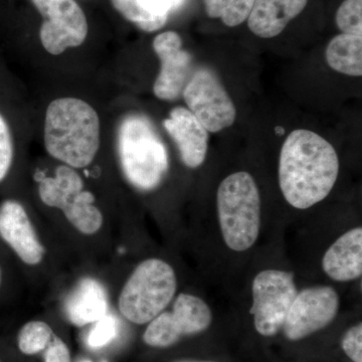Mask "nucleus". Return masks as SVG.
<instances>
[{"label": "nucleus", "instance_id": "obj_1", "mask_svg": "<svg viewBox=\"0 0 362 362\" xmlns=\"http://www.w3.org/2000/svg\"><path fill=\"white\" fill-rule=\"evenodd\" d=\"M339 173V159L327 140L297 129L286 138L279 160V183L286 202L307 209L328 197Z\"/></svg>", "mask_w": 362, "mask_h": 362}, {"label": "nucleus", "instance_id": "obj_2", "mask_svg": "<svg viewBox=\"0 0 362 362\" xmlns=\"http://www.w3.org/2000/svg\"><path fill=\"white\" fill-rule=\"evenodd\" d=\"M47 153L71 168L89 166L100 147V120L87 102L59 98L47 107L45 122Z\"/></svg>", "mask_w": 362, "mask_h": 362}, {"label": "nucleus", "instance_id": "obj_3", "mask_svg": "<svg viewBox=\"0 0 362 362\" xmlns=\"http://www.w3.org/2000/svg\"><path fill=\"white\" fill-rule=\"evenodd\" d=\"M117 152L124 177L136 189H156L168 173V149L153 123L142 114H128L120 121Z\"/></svg>", "mask_w": 362, "mask_h": 362}, {"label": "nucleus", "instance_id": "obj_4", "mask_svg": "<svg viewBox=\"0 0 362 362\" xmlns=\"http://www.w3.org/2000/svg\"><path fill=\"white\" fill-rule=\"evenodd\" d=\"M218 223L228 249H251L261 230V197L256 181L245 171L233 173L221 181L216 194Z\"/></svg>", "mask_w": 362, "mask_h": 362}, {"label": "nucleus", "instance_id": "obj_5", "mask_svg": "<svg viewBox=\"0 0 362 362\" xmlns=\"http://www.w3.org/2000/svg\"><path fill=\"white\" fill-rule=\"evenodd\" d=\"M177 290L175 271L161 259L138 264L118 297V310L133 324H148L165 310Z\"/></svg>", "mask_w": 362, "mask_h": 362}, {"label": "nucleus", "instance_id": "obj_6", "mask_svg": "<svg viewBox=\"0 0 362 362\" xmlns=\"http://www.w3.org/2000/svg\"><path fill=\"white\" fill-rule=\"evenodd\" d=\"M39 195L45 206L61 209L69 223L82 235H95L103 226V214L94 195L85 189L82 177L70 166H59L54 176L40 180Z\"/></svg>", "mask_w": 362, "mask_h": 362}, {"label": "nucleus", "instance_id": "obj_7", "mask_svg": "<svg viewBox=\"0 0 362 362\" xmlns=\"http://www.w3.org/2000/svg\"><path fill=\"white\" fill-rule=\"evenodd\" d=\"M251 314L262 337H271L282 330L288 311L298 294L294 275L283 270H264L252 285Z\"/></svg>", "mask_w": 362, "mask_h": 362}, {"label": "nucleus", "instance_id": "obj_8", "mask_svg": "<svg viewBox=\"0 0 362 362\" xmlns=\"http://www.w3.org/2000/svg\"><path fill=\"white\" fill-rule=\"evenodd\" d=\"M211 322L213 312L202 298L181 293L170 311H163L150 321L143 341L151 347L166 349L182 337L204 332Z\"/></svg>", "mask_w": 362, "mask_h": 362}, {"label": "nucleus", "instance_id": "obj_9", "mask_svg": "<svg viewBox=\"0 0 362 362\" xmlns=\"http://www.w3.org/2000/svg\"><path fill=\"white\" fill-rule=\"evenodd\" d=\"M182 97L188 110L207 132H220L235 123V105L220 78L211 69L202 66L194 71L183 90Z\"/></svg>", "mask_w": 362, "mask_h": 362}, {"label": "nucleus", "instance_id": "obj_10", "mask_svg": "<svg viewBox=\"0 0 362 362\" xmlns=\"http://www.w3.org/2000/svg\"><path fill=\"white\" fill-rule=\"evenodd\" d=\"M44 18L40 42L49 54L58 56L69 47H78L89 32L87 18L75 0H32Z\"/></svg>", "mask_w": 362, "mask_h": 362}, {"label": "nucleus", "instance_id": "obj_11", "mask_svg": "<svg viewBox=\"0 0 362 362\" xmlns=\"http://www.w3.org/2000/svg\"><path fill=\"white\" fill-rule=\"evenodd\" d=\"M340 298L330 286H315L298 292L288 311L283 331L291 341L322 330L337 316Z\"/></svg>", "mask_w": 362, "mask_h": 362}, {"label": "nucleus", "instance_id": "obj_12", "mask_svg": "<svg viewBox=\"0 0 362 362\" xmlns=\"http://www.w3.org/2000/svg\"><path fill=\"white\" fill-rule=\"evenodd\" d=\"M153 49L161 63L153 86L154 95L164 101L178 99L194 73L192 54L183 49L180 35L171 30L157 35Z\"/></svg>", "mask_w": 362, "mask_h": 362}, {"label": "nucleus", "instance_id": "obj_13", "mask_svg": "<svg viewBox=\"0 0 362 362\" xmlns=\"http://www.w3.org/2000/svg\"><path fill=\"white\" fill-rule=\"evenodd\" d=\"M0 240L26 266L44 261L45 247L20 202L6 199L0 204Z\"/></svg>", "mask_w": 362, "mask_h": 362}, {"label": "nucleus", "instance_id": "obj_14", "mask_svg": "<svg viewBox=\"0 0 362 362\" xmlns=\"http://www.w3.org/2000/svg\"><path fill=\"white\" fill-rule=\"evenodd\" d=\"M180 151L181 160L188 168H197L206 160L209 132L194 114L183 107H175L163 121Z\"/></svg>", "mask_w": 362, "mask_h": 362}, {"label": "nucleus", "instance_id": "obj_15", "mask_svg": "<svg viewBox=\"0 0 362 362\" xmlns=\"http://www.w3.org/2000/svg\"><path fill=\"white\" fill-rule=\"evenodd\" d=\"M324 273L337 282H350L362 275V228L343 233L324 254Z\"/></svg>", "mask_w": 362, "mask_h": 362}, {"label": "nucleus", "instance_id": "obj_16", "mask_svg": "<svg viewBox=\"0 0 362 362\" xmlns=\"http://www.w3.org/2000/svg\"><path fill=\"white\" fill-rule=\"evenodd\" d=\"M64 310L74 325H90L109 313L108 293L96 279H81L66 296Z\"/></svg>", "mask_w": 362, "mask_h": 362}, {"label": "nucleus", "instance_id": "obj_17", "mask_svg": "<svg viewBox=\"0 0 362 362\" xmlns=\"http://www.w3.org/2000/svg\"><path fill=\"white\" fill-rule=\"evenodd\" d=\"M309 0H255L247 25L262 39L277 37L304 11Z\"/></svg>", "mask_w": 362, "mask_h": 362}, {"label": "nucleus", "instance_id": "obj_18", "mask_svg": "<svg viewBox=\"0 0 362 362\" xmlns=\"http://www.w3.org/2000/svg\"><path fill=\"white\" fill-rule=\"evenodd\" d=\"M117 11L146 33L160 30L173 13L171 0H111Z\"/></svg>", "mask_w": 362, "mask_h": 362}, {"label": "nucleus", "instance_id": "obj_19", "mask_svg": "<svg viewBox=\"0 0 362 362\" xmlns=\"http://www.w3.org/2000/svg\"><path fill=\"white\" fill-rule=\"evenodd\" d=\"M325 57L332 70L351 77H361L362 37L340 33L330 40Z\"/></svg>", "mask_w": 362, "mask_h": 362}, {"label": "nucleus", "instance_id": "obj_20", "mask_svg": "<svg viewBox=\"0 0 362 362\" xmlns=\"http://www.w3.org/2000/svg\"><path fill=\"white\" fill-rule=\"evenodd\" d=\"M255 0H204V9L211 18H220L226 26L244 23L251 13Z\"/></svg>", "mask_w": 362, "mask_h": 362}, {"label": "nucleus", "instance_id": "obj_21", "mask_svg": "<svg viewBox=\"0 0 362 362\" xmlns=\"http://www.w3.org/2000/svg\"><path fill=\"white\" fill-rule=\"evenodd\" d=\"M54 335L51 326L45 321H30L18 332V349L25 356L39 354L47 349Z\"/></svg>", "mask_w": 362, "mask_h": 362}, {"label": "nucleus", "instance_id": "obj_22", "mask_svg": "<svg viewBox=\"0 0 362 362\" xmlns=\"http://www.w3.org/2000/svg\"><path fill=\"white\" fill-rule=\"evenodd\" d=\"M335 21L342 33L362 37V0H344L338 7Z\"/></svg>", "mask_w": 362, "mask_h": 362}, {"label": "nucleus", "instance_id": "obj_23", "mask_svg": "<svg viewBox=\"0 0 362 362\" xmlns=\"http://www.w3.org/2000/svg\"><path fill=\"white\" fill-rule=\"evenodd\" d=\"M90 325L92 326H90L86 341H87L88 346L92 349H104L105 346L115 340L119 333L118 320L110 313L102 317L101 319Z\"/></svg>", "mask_w": 362, "mask_h": 362}, {"label": "nucleus", "instance_id": "obj_24", "mask_svg": "<svg viewBox=\"0 0 362 362\" xmlns=\"http://www.w3.org/2000/svg\"><path fill=\"white\" fill-rule=\"evenodd\" d=\"M14 156L13 137L6 119L0 114V183L2 182L13 166Z\"/></svg>", "mask_w": 362, "mask_h": 362}, {"label": "nucleus", "instance_id": "obj_25", "mask_svg": "<svg viewBox=\"0 0 362 362\" xmlns=\"http://www.w3.org/2000/svg\"><path fill=\"white\" fill-rule=\"evenodd\" d=\"M341 347L354 362H362V324L352 326L343 335Z\"/></svg>", "mask_w": 362, "mask_h": 362}, {"label": "nucleus", "instance_id": "obj_26", "mask_svg": "<svg viewBox=\"0 0 362 362\" xmlns=\"http://www.w3.org/2000/svg\"><path fill=\"white\" fill-rule=\"evenodd\" d=\"M45 350V362H71L68 345L56 335Z\"/></svg>", "mask_w": 362, "mask_h": 362}, {"label": "nucleus", "instance_id": "obj_27", "mask_svg": "<svg viewBox=\"0 0 362 362\" xmlns=\"http://www.w3.org/2000/svg\"><path fill=\"white\" fill-rule=\"evenodd\" d=\"M185 1V0H171V4H173V11L180 8Z\"/></svg>", "mask_w": 362, "mask_h": 362}, {"label": "nucleus", "instance_id": "obj_28", "mask_svg": "<svg viewBox=\"0 0 362 362\" xmlns=\"http://www.w3.org/2000/svg\"><path fill=\"white\" fill-rule=\"evenodd\" d=\"M2 285H4V270L0 266V289H1Z\"/></svg>", "mask_w": 362, "mask_h": 362}, {"label": "nucleus", "instance_id": "obj_29", "mask_svg": "<svg viewBox=\"0 0 362 362\" xmlns=\"http://www.w3.org/2000/svg\"><path fill=\"white\" fill-rule=\"evenodd\" d=\"M78 362H93V361H88V359H82V361H80Z\"/></svg>", "mask_w": 362, "mask_h": 362}, {"label": "nucleus", "instance_id": "obj_30", "mask_svg": "<svg viewBox=\"0 0 362 362\" xmlns=\"http://www.w3.org/2000/svg\"><path fill=\"white\" fill-rule=\"evenodd\" d=\"M0 362H2V361H1V359H0Z\"/></svg>", "mask_w": 362, "mask_h": 362}]
</instances>
